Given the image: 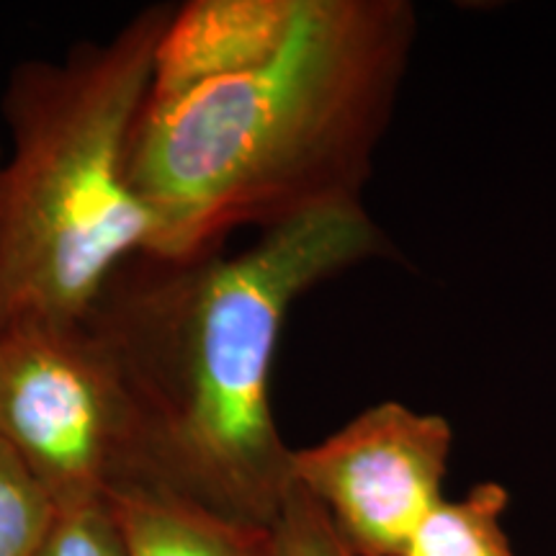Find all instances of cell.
Masks as SVG:
<instances>
[{"instance_id":"obj_6","label":"cell","mask_w":556,"mask_h":556,"mask_svg":"<svg viewBox=\"0 0 556 556\" xmlns=\"http://www.w3.org/2000/svg\"><path fill=\"white\" fill-rule=\"evenodd\" d=\"M302 0H189L173 5L152 58L150 101L170 99L270 58Z\"/></svg>"},{"instance_id":"obj_8","label":"cell","mask_w":556,"mask_h":556,"mask_svg":"<svg viewBox=\"0 0 556 556\" xmlns=\"http://www.w3.org/2000/svg\"><path fill=\"white\" fill-rule=\"evenodd\" d=\"M507 503L500 482H479L458 500L443 497L400 556H518L503 528Z\"/></svg>"},{"instance_id":"obj_4","label":"cell","mask_w":556,"mask_h":556,"mask_svg":"<svg viewBox=\"0 0 556 556\" xmlns=\"http://www.w3.org/2000/svg\"><path fill=\"white\" fill-rule=\"evenodd\" d=\"M0 438L54 507L144 482L135 400L86 323L0 328Z\"/></svg>"},{"instance_id":"obj_10","label":"cell","mask_w":556,"mask_h":556,"mask_svg":"<svg viewBox=\"0 0 556 556\" xmlns=\"http://www.w3.org/2000/svg\"><path fill=\"white\" fill-rule=\"evenodd\" d=\"M34 556H129L109 500L54 507Z\"/></svg>"},{"instance_id":"obj_9","label":"cell","mask_w":556,"mask_h":556,"mask_svg":"<svg viewBox=\"0 0 556 556\" xmlns=\"http://www.w3.org/2000/svg\"><path fill=\"white\" fill-rule=\"evenodd\" d=\"M52 516L50 495L0 438V556H34Z\"/></svg>"},{"instance_id":"obj_11","label":"cell","mask_w":556,"mask_h":556,"mask_svg":"<svg viewBox=\"0 0 556 556\" xmlns=\"http://www.w3.org/2000/svg\"><path fill=\"white\" fill-rule=\"evenodd\" d=\"M274 541L276 556H353L317 500L296 482L274 523Z\"/></svg>"},{"instance_id":"obj_1","label":"cell","mask_w":556,"mask_h":556,"mask_svg":"<svg viewBox=\"0 0 556 556\" xmlns=\"http://www.w3.org/2000/svg\"><path fill=\"white\" fill-rule=\"evenodd\" d=\"M384 253L364 204H340L263 229L232 255L124 263L83 323L135 400L142 484L274 528L294 484L270 400L283 323L299 296Z\"/></svg>"},{"instance_id":"obj_7","label":"cell","mask_w":556,"mask_h":556,"mask_svg":"<svg viewBox=\"0 0 556 556\" xmlns=\"http://www.w3.org/2000/svg\"><path fill=\"white\" fill-rule=\"evenodd\" d=\"M129 556H276L274 528L240 523L157 484L109 495Z\"/></svg>"},{"instance_id":"obj_5","label":"cell","mask_w":556,"mask_h":556,"mask_svg":"<svg viewBox=\"0 0 556 556\" xmlns=\"http://www.w3.org/2000/svg\"><path fill=\"white\" fill-rule=\"evenodd\" d=\"M451 451L446 417L387 400L315 446L294 448L291 475L353 556H400L443 500Z\"/></svg>"},{"instance_id":"obj_3","label":"cell","mask_w":556,"mask_h":556,"mask_svg":"<svg viewBox=\"0 0 556 556\" xmlns=\"http://www.w3.org/2000/svg\"><path fill=\"white\" fill-rule=\"evenodd\" d=\"M173 5L103 41L11 70L0 155V328L83 323L111 276L152 255L155 219L129 180V144Z\"/></svg>"},{"instance_id":"obj_2","label":"cell","mask_w":556,"mask_h":556,"mask_svg":"<svg viewBox=\"0 0 556 556\" xmlns=\"http://www.w3.org/2000/svg\"><path fill=\"white\" fill-rule=\"evenodd\" d=\"M405 0H302L289 39L258 65L144 103L129 180L155 219L152 255L219 253L270 229L361 204L413 54Z\"/></svg>"}]
</instances>
